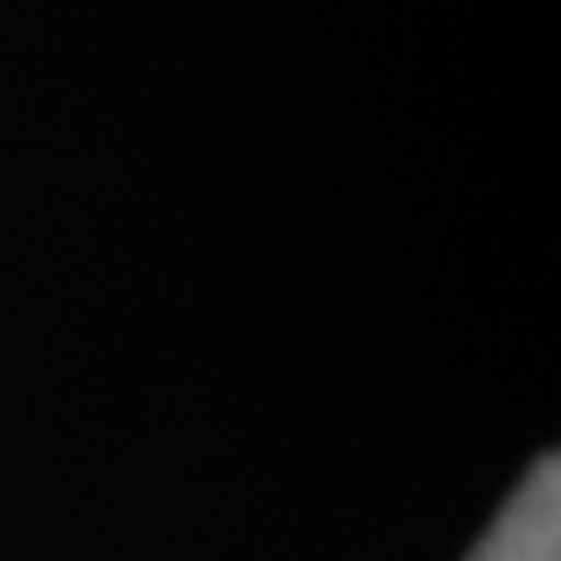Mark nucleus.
Returning <instances> with one entry per match:
<instances>
[{"instance_id": "f257e3e1", "label": "nucleus", "mask_w": 561, "mask_h": 561, "mask_svg": "<svg viewBox=\"0 0 561 561\" xmlns=\"http://www.w3.org/2000/svg\"><path fill=\"white\" fill-rule=\"evenodd\" d=\"M468 561H561V463L548 454L496 515Z\"/></svg>"}]
</instances>
